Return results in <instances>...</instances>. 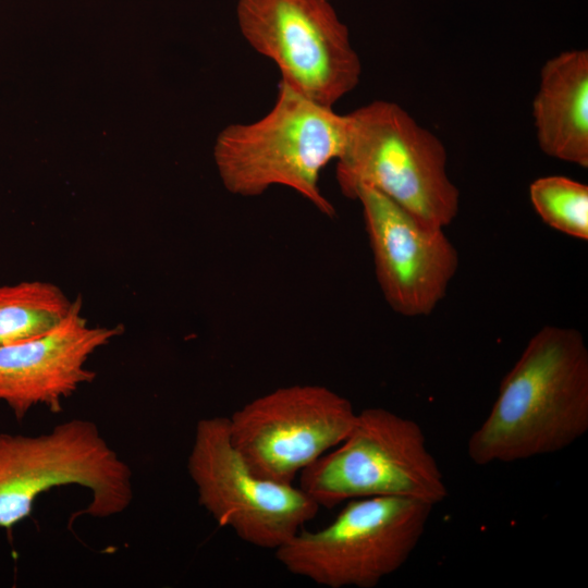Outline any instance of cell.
<instances>
[{
	"label": "cell",
	"instance_id": "6da1fadb",
	"mask_svg": "<svg viewBox=\"0 0 588 588\" xmlns=\"http://www.w3.org/2000/svg\"><path fill=\"white\" fill-rule=\"evenodd\" d=\"M588 431V348L573 328L546 326L504 376L494 404L470 434L479 466L562 451Z\"/></svg>",
	"mask_w": 588,
	"mask_h": 588
},
{
	"label": "cell",
	"instance_id": "7a4b0ae2",
	"mask_svg": "<svg viewBox=\"0 0 588 588\" xmlns=\"http://www.w3.org/2000/svg\"><path fill=\"white\" fill-rule=\"evenodd\" d=\"M346 137V114L316 103L280 81L271 110L252 123H234L218 135L213 158L228 192L255 197L285 186L320 213L335 209L322 194L324 167L336 160Z\"/></svg>",
	"mask_w": 588,
	"mask_h": 588
},
{
	"label": "cell",
	"instance_id": "3957f363",
	"mask_svg": "<svg viewBox=\"0 0 588 588\" xmlns=\"http://www.w3.org/2000/svg\"><path fill=\"white\" fill-rule=\"evenodd\" d=\"M335 161L336 182L350 199L367 185L443 229L458 212L460 191L448 173L444 144L396 102L375 100L347 113Z\"/></svg>",
	"mask_w": 588,
	"mask_h": 588
},
{
	"label": "cell",
	"instance_id": "277c9868",
	"mask_svg": "<svg viewBox=\"0 0 588 588\" xmlns=\"http://www.w3.org/2000/svg\"><path fill=\"white\" fill-rule=\"evenodd\" d=\"M68 485L91 493L72 519L120 514L134 495L130 466L88 419L73 418L39 436L0 433L1 528L10 531L32 514L41 493Z\"/></svg>",
	"mask_w": 588,
	"mask_h": 588
},
{
	"label": "cell",
	"instance_id": "5b68a950",
	"mask_svg": "<svg viewBox=\"0 0 588 588\" xmlns=\"http://www.w3.org/2000/svg\"><path fill=\"white\" fill-rule=\"evenodd\" d=\"M433 509L404 497L352 499L326 527L274 550L291 574L328 588H375L408 560Z\"/></svg>",
	"mask_w": 588,
	"mask_h": 588
},
{
	"label": "cell",
	"instance_id": "8992f818",
	"mask_svg": "<svg viewBox=\"0 0 588 588\" xmlns=\"http://www.w3.org/2000/svg\"><path fill=\"white\" fill-rule=\"evenodd\" d=\"M320 507L371 497L413 498L433 506L448 497L420 426L383 407L357 413L348 436L299 475Z\"/></svg>",
	"mask_w": 588,
	"mask_h": 588
},
{
	"label": "cell",
	"instance_id": "52a82bcc",
	"mask_svg": "<svg viewBox=\"0 0 588 588\" xmlns=\"http://www.w3.org/2000/svg\"><path fill=\"white\" fill-rule=\"evenodd\" d=\"M241 34L279 68L281 82L324 107L359 83L362 63L328 0H237Z\"/></svg>",
	"mask_w": 588,
	"mask_h": 588
},
{
	"label": "cell",
	"instance_id": "ba28073f",
	"mask_svg": "<svg viewBox=\"0 0 588 588\" xmlns=\"http://www.w3.org/2000/svg\"><path fill=\"white\" fill-rule=\"evenodd\" d=\"M187 471L218 525L261 549L284 544L320 510L299 487L255 474L231 442L228 417L197 421Z\"/></svg>",
	"mask_w": 588,
	"mask_h": 588
},
{
	"label": "cell",
	"instance_id": "9c48e42d",
	"mask_svg": "<svg viewBox=\"0 0 588 588\" xmlns=\"http://www.w3.org/2000/svg\"><path fill=\"white\" fill-rule=\"evenodd\" d=\"M356 415L350 400L324 385L292 384L253 399L228 417L230 439L259 477L293 483L348 436Z\"/></svg>",
	"mask_w": 588,
	"mask_h": 588
},
{
	"label": "cell",
	"instance_id": "30bf717a",
	"mask_svg": "<svg viewBox=\"0 0 588 588\" xmlns=\"http://www.w3.org/2000/svg\"><path fill=\"white\" fill-rule=\"evenodd\" d=\"M375 271L388 305L405 317L431 314L445 296L458 254L443 228L422 222L377 189L360 185Z\"/></svg>",
	"mask_w": 588,
	"mask_h": 588
},
{
	"label": "cell",
	"instance_id": "8fae6325",
	"mask_svg": "<svg viewBox=\"0 0 588 588\" xmlns=\"http://www.w3.org/2000/svg\"><path fill=\"white\" fill-rule=\"evenodd\" d=\"M81 310L77 297L66 317L48 332L0 346V402L17 420L38 404L61 412L63 399L96 378L86 367L89 357L124 330L90 326Z\"/></svg>",
	"mask_w": 588,
	"mask_h": 588
},
{
	"label": "cell",
	"instance_id": "7c38bea8",
	"mask_svg": "<svg viewBox=\"0 0 588 588\" xmlns=\"http://www.w3.org/2000/svg\"><path fill=\"white\" fill-rule=\"evenodd\" d=\"M532 118L543 154L588 168L587 49L563 51L542 65Z\"/></svg>",
	"mask_w": 588,
	"mask_h": 588
},
{
	"label": "cell",
	"instance_id": "4fadbf2b",
	"mask_svg": "<svg viewBox=\"0 0 588 588\" xmlns=\"http://www.w3.org/2000/svg\"><path fill=\"white\" fill-rule=\"evenodd\" d=\"M57 285L24 281L0 286V346L41 335L59 324L72 307Z\"/></svg>",
	"mask_w": 588,
	"mask_h": 588
},
{
	"label": "cell",
	"instance_id": "5bb4252c",
	"mask_svg": "<svg viewBox=\"0 0 588 588\" xmlns=\"http://www.w3.org/2000/svg\"><path fill=\"white\" fill-rule=\"evenodd\" d=\"M530 201L549 226L579 240H588V186L561 175L535 180Z\"/></svg>",
	"mask_w": 588,
	"mask_h": 588
}]
</instances>
